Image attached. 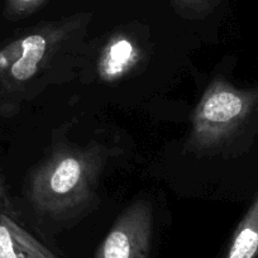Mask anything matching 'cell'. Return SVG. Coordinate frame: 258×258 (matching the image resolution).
<instances>
[{
	"label": "cell",
	"instance_id": "1",
	"mask_svg": "<svg viewBox=\"0 0 258 258\" xmlns=\"http://www.w3.org/2000/svg\"><path fill=\"white\" fill-rule=\"evenodd\" d=\"M101 162L103 157L95 148L54 151L32 172L29 200L37 210L51 215L78 209L90 198Z\"/></svg>",
	"mask_w": 258,
	"mask_h": 258
},
{
	"label": "cell",
	"instance_id": "2",
	"mask_svg": "<svg viewBox=\"0 0 258 258\" xmlns=\"http://www.w3.org/2000/svg\"><path fill=\"white\" fill-rule=\"evenodd\" d=\"M85 17L78 14L36 27L0 46V115L11 116L18 110L19 101L32 81Z\"/></svg>",
	"mask_w": 258,
	"mask_h": 258
},
{
	"label": "cell",
	"instance_id": "3",
	"mask_svg": "<svg viewBox=\"0 0 258 258\" xmlns=\"http://www.w3.org/2000/svg\"><path fill=\"white\" fill-rule=\"evenodd\" d=\"M258 91L244 90L224 79L212 81L191 115L190 148L210 151L224 145L254 110Z\"/></svg>",
	"mask_w": 258,
	"mask_h": 258
},
{
	"label": "cell",
	"instance_id": "4",
	"mask_svg": "<svg viewBox=\"0 0 258 258\" xmlns=\"http://www.w3.org/2000/svg\"><path fill=\"white\" fill-rule=\"evenodd\" d=\"M153 235V210L146 200L129 205L98 247L95 258H148Z\"/></svg>",
	"mask_w": 258,
	"mask_h": 258
},
{
	"label": "cell",
	"instance_id": "5",
	"mask_svg": "<svg viewBox=\"0 0 258 258\" xmlns=\"http://www.w3.org/2000/svg\"><path fill=\"white\" fill-rule=\"evenodd\" d=\"M8 190L0 173V258H56L19 222Z\"/></svg>",
	"mask_w": 258,
	"mask_h": 258
},
{
	"label": "cell",
	"instance_id": "6",
	"mask_svg": "<svg viewBox=\"0 0 258 258\" xmlns=\"http://www.w3.org/2000/svg\"><path fill=\"white\" fill-rule=\"evenodd\" d=\"M141 59L142 51L135 39L123 33L114 34L99 56V78L105 83L121 80L137 68Z\"/></svg>",
	"mask_w": 258,
	"mask_h": 258
},
{
	"label": "cell",
	"instance_id": "7",
	"mask_svg": "<svg viewBox=\"0 0 258 258\" xmlns=\"http://www.w3.org/2000/svg\"><path fill=\"white\" fill-rule=\"evenodd\" d=\"M258 257V195L233 234L224 258Z\"/></svg>",
	"mask_w": 258,
	"mask_h": 258
},
{
	"label": "cell",
	"instance_id": "8",
	"mask_svg": "<svg viewBox=\"0 0 258 258\" xmlns=\"http://www.w3.org/2000/svg\"><path fill=\"white\" fill-rule=\"evenodd\" d=\"M47 0H6L4 16L11 21H18L38 11Z\"/></svg>",
	"mask_w": 258,
	"mask_h": 258
},
{
	"label": "cell",
	"instance_id": "9",
	"mask_svg": "<svg viewBox=\"0 0 258 258\" xmlns=\"http://www.w3.org/2000/svg\"><path fill=\"white\" fill-rule=\"evenodd\" d=\"M172 3L183 16L202 17L213 11L217 0H172Z\"/></svg>",
	"mask_w": 258,
	"mask_h": 258
}]
</instances>
